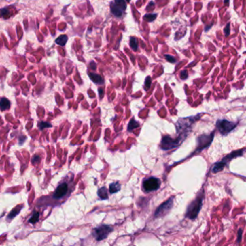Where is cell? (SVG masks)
Listing matches in <instances>:
<instances>
[{
	"mask_svg": "<svg viewBox=\"0 0 246 246\" xmlns=\"http://www.w3.org/2000/svg\"><path fill=\"white\" fill-rule=\"evenodd\" d=\"M225 166H226V164L223 161L217 162V163H215L212 167V172L213 173H217L218 172H220L221 170H223Z\"/></svg>",
	"mask_w": 246,
	"mask_h": 246,
	"instance_id": "30bf717a",
	"label": "cell"
},
{
	"mask_svg": "<svg viewBox=\"0 0 246 246\" xmlns=\"http://www.w3.org/2000/svg\"><path fill=\"white\" fill-rule=\"evenodd\" d=\"M68 40V37L66 35H62V36H59L57 39L56 40V43L59 46H63L66 43Z\"/></svg>",
	"mask_w": 246,
	"mask_h": 246,
	"instance_id": "e0dca14e",
	"label": "cell"
},
{
	"mask_svg": "<svg viewBox=\"0 0 246 246\" xmlns=\"http://www.w3.org/2000/svg\"><path fill=\"white\" fill-rule=\"evenodd\" d=\"M111 12H112V14L115 16H116V17H121V16L122 15V13L124 11L113 2L111 4Z\"/></svg>",
	"mask_w": 246,
	"mask_h": 246,
	"instance_id": "8fae6325",
	"label": "cell"
},
{
	"mask_svg": "<svg viewBox=\"0 0 246 246\" xmlns=\"http://www.w3.org/2000/svg\"><path fill=\"white\" fill-rule=\"evenodd\" d=\"M237 126V123L226 119H219L217 121V128L222 135L226 136Z\"/></svg>",
	"mask_w": 246,
	"mask_h": 246,
	"instance_id": "3957f363",
	"label": "cell"
},
{
	"mask_svg": "<svg viewBox=\"0 0 246 246\" xmlns=\"http://www.w3.org/2000/svg\"><path fill=\"white\" fill-rule=\"evenodd\" d=\"M10 107V102L8 99L2 98L0 99V109L1 111H5L9 109Z\"/></svg>",
	"mask_w": 246,
	"mask_h": 246,
	"instance_id": "4fadbf2b",
	"label": "cell"
},
{
	"mask_svg": "<svg viewBox=\"0 0 246 246\" xmlns=\"http://www.w3.org/2000/svg\"><path fill=\"white\" fill-rule=\"evenodd\" d=\"M114 3H115L117 6H118L120 8L122 9L123 11H124V10L126 9V7H127L126 2L124 0H115V2Z\"/></svg>",
	"mask_w": 246,
	"mask_h": 246,
	"instance_id": "ffe728a7",
	"label": "cell"
},
{
	"mask_svg": "<svg viewBox=\"0 0 246 246\" xmlns=\"http://www.w3.org/2000/svg\"><path fill=\"white\" fill-rule=\"evenodd\" d=\"M40 156L35 155V156H34V157H33V160H32V163H33V164H35V163H38V162L40 161Z\"/></svg>",
	"mask_w": 246,
	"mask_h": 246,
	"instance_id": "f546056e",
	"label": "cell"
},
{
	"mask_svg": "<svg viewBox=\"0 0 246 246\" xmlns=\"http://www.w3.org/2000/svg\"><path fill=\"white\" fill-rule=\"evenodd\" d=\"M113 231V228L109 225H102L97 228H94L92 232L93 237L95 240L97 241H103L104 239H106L108 235Z\"/></svg>",
	"mask_w": 246,
	"mask_h": 246,
	"instance_id": "7a4b0ae2",
	"label": "cell"
},
{
	"mask_svg": "<svg viewBox=\"0 0 246 246\" xmlns=\"http://www.w3.org/2000/svg\"><path fill=\"white\" fill-rule=\"evenodd\" d=\"M204 199V191L202 190L200 193L197 196V197L189 205L186 210V217L190 219H196V217L199 215L201 209H202V203Z\"/></svg>",
	"mask_w": 246,
	"mask_h": 246,
	"instance_id": "6da1fadb",
	"label": "cell"
},
{
	"mask_svg": "<svg viewBox=\"0 0 246 246\" xmlns=\"http://www.w3.org/2000/svg\"><path fill=\"white\" fill-rule=\"evenodd\" d=\"M150 84H151V79H150V77H147L145 79V90H147L150 88Z\"/></svg>",
	"mask_w": 246,
	"mask_h": 246,
	"instance_id": "cb8c5ba5",
	"label": "cell"
},
{
	"mask_svg": "<svg viewBox=\"0 0 246 246\" xmlns=\"http://www.w3.org/2000/svg\"><path fill=\"white\" fill-rule=\"evenodd\" d=\"M230 23H228V24L226 25V26H225V28H224V32H225V35L226 37H228V36H229L230 33Z\"/></svg>",
	"mask_w": 246,
	"mask_h": 246,
	"instance_id": "d4e9b609",
	"label": "cell"
},
{
	"mask_svg": "<svg viewBox=\"0 0 246 246\" xmlns=\"http://www.w3.org/2000/svg\"><path fill=\"white\" fill-rule=\"evenodd\" d=\"M173 205V198H171V199H168L166 202H165L164 203L162 204L156 210V212L154 214L155 217L156 218H160L162 217H164L170 212L171 209H172Z\"/></svg>",
	"mask_w": 246,
	"mask_h": 246,
	"instance_id": "277c9868",
	"label": "cell"
},
{
	"mask_svg": "<svg viewBox=\"0 0 246 246\" xmlns=\"http://www.w3.org/2000/svg\"><path fill=\"white\" fill-rule=\"evenodd\" d=\"M39 220V213L38 212H35L32 217H30V219H29V222L31 224H35Z\"/></svg>",
	"mask_w": 246,
	"mask_h": 246,
	"instance_id": "44dd1931",
	"label": "cell"
},
{
	"mask_svg": "<svg viewBox=\"0 0 246 246\" xmlns=\"http://www.w3.org/2000/svg\"><path fill=\"white\" fill-rule=\"evenodd\" d=\"M160 184H161V183L158 178L151 177L143 181V187L145 192H150L158 190L160 188Z\"/></svg>",
	"mask_w": 246,
	"mask_h": 246,
	"instance_id": "5b68a950",
	"label": "cell"
},
{
	"mask_svg": "<svg viewBox=\"0 0 246 246\" xmlns=\"http://www.w3.org/2000/svg\"><path fill=\"white\" fill-rule=\"evenodd\" d=\"M242 234H243V230L239 229V230H238V239H237V243H239L241 241V239H242Z\"/></svg>",
	"mask_w": 246,
	"mask_h": 246,
	"instance_id": "4316f807",
	"label": "cell"
},
{
	"mask_svg": "<svg viewBox=\"0 0 246 246\" xmlns=\"http://www.w3.org/2000/svg\"><path fill=\"white\" fill-rule=\"evenodd\" d=\"M244 150H237V151L232 152V153H230V154L227 155L225 157H224V158L222 159V161H223L224 163L227 165V163H228L229 161H230V160H232V158H234V157H239V156L243 155Z\"/></svg>",
	"mask_w": 246,
	"mask_h": 246,
	"instance_id": "9c48e42d",
	"label": "cell"
},
{
	"mask_svg": "<svg viewBox=\"0 0 246 246\" xmlns=\"http://www.w3.org/2000/svg\"><path fill=\"white\" fill-rule=\"evenodd\" d=\"M38 126L40 130H43L46 128H50L52 127V125L48 122H40L39 123Z\"/></svg>",
	"mask_w": 246,
	"mask_h": 246,
	"instance_id": "603a6c76",
	"label": "cell"
},
{
	"mask_svg": "<svg viewBox=\"0 0 246 246\" xmlns=\"http://www.w3.org/2000/svg\"><path fill=\"white\" fill-rule=\"evenodd\" d=\"M228 2H229V0H225V3H226V4H228Z\"/></svg>",
	"mask_w": 246,
	"mask_h": 246,
	"instance_id": "4dcf8cb0",
	"label": "cell"
},
{
	"mask_svg": "<svg viewBox=\"0 0 246 246\" xmlns=\"http://www.w3.org/2000/svg\"><path fill=\"white\" fill-rule=\"evenodd\" d=\"M68 191V185L66 183H62L58 186L54 193V197L56 199H60L66 194Z\"/></svg>",
	"mask_w": 246,
	"mask_h": 246,
	"instance_id": "ba28073f",
	"label": "cell"
},
{
	"mask_svg": "<svg viewBox=\"0 0 246 246\" xmlns=\"http://www.w3.org/2000/svg\"><path fill=\"white\" fill-rule=\"evenodd\" d=\"M214 135H215V132L212 133L209 136L208 135L200 136V137L197 139L198 150H202L203 149L207 147L208 146L211 144V142H212V139H213L214 138Z\"/></svg>",
	"mask_w": 246,
	"mask_h": 246,
	"instance_id": "52a82bcc",
	"label": "cell"
},
{
	"mask_svg": "<svg viewBox=\"0 0 246 246\" xmlns=\"http://www.w3.org/2000/svg\"><path fill=\"white\" fill-rule=\"evenodd\" d=\"M22 205H20V206H17V207H16L15 209H13L12 211L10 213V215H8V219H13V218L14 217L16 216L17 215H18L19 213H20V210H21L22 209Z\"/></svg>",
	"mask_w": 246,
	"mask_h": 246,
	"instance_id": "d6986e66",
	"label": "cell"
},
{
	"mask_svg": "<svg viewBox=\"0 0 246 246\" xmlns=\"http://www.w3.org/2000/svg\"><path fill=\"white\" fill-rule=\"evenodd\" d=\"M9 12H10L7 10V9H5V8L3 9V10H1V11H0V14H1V15L3 16L4 17H7V14Z\"/></svg>",
	"mask_w": 246,
	"mask_h": 246,
	"instance_id": "f1b7e54d",
	"label": "cell"
},
{
	"mask_svg": "<svg viewBox=\"0 0 246 246\" xmlns=\"http://www.w3.org/2000/svg\"><path fill=\"white\" fill-rule=\"evenodd\" d=\"M165 57H166V60H167L168 62H171V63H173V62H176V59H174V57L170 56V55H165Z\"/></svg>",
	"mask_w": 246,
	"mask_h": 246,
	"instance_id": "484cf974",
	"label": "cell"
},
{
	"mask_svg": "<svg viewBox=\"0 0 246 246\" xmlns=\"http://www.w3.org/2000/svg\"><path fill=\"white\" fill-rule=\"evenodd\" d=\"M89 77L90 79L93 81L94 83L98 84V85H102L104 83L103 78L100 76V75H98L94 73H89Z\"/></svg>",
	"mask_w": 246,
	"mask_h": 246,
	"instance_id": "7c38bea8",
	"label": "cell"
},
{
	"mask_svg": "<svg viewBox=\"0 0 246 246\" xmlns=\"http://www.w3.org/2000/svg\"><path fill=\"white\" fill-rule=\"evenodd\" d=\"M97 194L101 199H107L109 198L107 194V189L106 187H102L99 189L98 190Z\"/></svg>",
	"mask_w": 246,
	"mask_h": 246,
	"instance_id": "9a60e30c",
	"label": "cell"
},
{
	"mask_svg": "<svg viewBox=\"0 0 246 246\" xmlns=\"http://www.w3.org/2000/svg\"><path fill=\"white\" fill-rule=\"evenodd\" d=\"M181 139L178 137L177 139H172L171 137L166 136L163 137L161 141V148L164 150H169L171 149L178 147L181 143Z\"/></svg>",
	"mask_w": 246,
	"mask_h": 246,
	"instance_id": "8992f818",
	"label": "cell"
},
{
	"mask_svg": "<svg viewBox=\"0 0 246 246\" xmlns=\"http://www.w3.org/2000/svg\"><path fill=\"white\" fill-rule=\"evenodd\" d=\"M121 189V185L119 183H112L109 185V193H117L118 191H120Z\"/></svg>",
	"mask_w": 246,
	"mask_h": 246,
	"instance_id": "5bb4252c",
	"label": "cell"
},
{
	"mask_svg": "<svg viewBox=\"0 0 246 246\" xmlns=\"http://www.w3.org/2000/svg\"><path fill=\"white\" fill-rule=\"evenodd\" d=\"M140 126V124H139L138 121H137L136 120H135V118L130 120V123L128 124V127H127V130L129 131H133L135 128H137Z\"/></svg>",
	"mask_w": 246,
	"mask_h": 246,
	"instance_id": "2e32d148",
	"label": "cell"
},
{
	"mask_svg": "<svg viewBox=\"0 0 246 246\" xmlns=\"http://www.w3.org/2000/svg\"><path fill=\"white\" fill-rule=\"evenodd\" d=\"M126 1H130V0H126Z\"/></svg>",
	"mask_w": 246,
	"mask_h": 246,
	"instance_id": "1f68e13d",
	"label": "cell"
},
{
	"mask_svg": "<svg viewBox=\"0 0 246 246\" xmlns=\"http://www.w3.org/2000/svg\"><path fill=\"white\" fill-rule=\"evenodd\" d=\"M130 47L132 48L133 51H136L137 50V48H138V43H137V40L136 38L135 37H131L130 40Z\"/></svg>",
	"mask_w": 246,
	"mask_h": 246,
	"instance_id": "ac0fdd59",
	"label": "cell"
},
{
	"mask_svg": "<svg viewBox=\"0 0 246 246\" xmlns=\"http://www.w3.org/2000/svg\"><path fill=\"white\" fill-rule=\"evenodd\" d=\"M188 77V72L186 70H183L181 72V78L182 79H185Z\"/></svg>",
	"mask_w": 246,
	"mask_h": 246,
	"instance_id": "83f0119b",
	"label": "cell"
},
{
	"mask_svg": "<svg viewBox=\"0 0 246 246\" xmlns=\"http://www.w3.org/2000/svg\"><path fill=\"white\" fill-rule=\"evenodd\" d=\"M157 17V14H149L144 16V20L147 22H151L154 20Z\"/></svg>",
	"mask_w": 246,
	"mask_h": 246,
	"instance_id": "7402d4cb",
	"label": "cell"
}]
</instances>
